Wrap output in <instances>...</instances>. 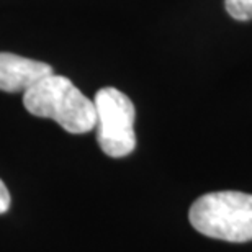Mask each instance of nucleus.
<instances>
[{"mask_svg": "<svg viewBox=\"0 0 252 252\" xmlns=\"http://www.w3.org/2000/svg\"><path fill=\"white\" fill-rule=\"evenodd\" d=\"M200 234L228 243L252 241V195L236 190L211 191L196 198L189 211Z\"/></svg>", "mask_w": 252, "mask_h": 252, "instance_id": "2", "label": "nucleus"}, {"mask_svg": "<svg viewBox=\"0 0 252 252\" xmlns=\"http://www.w3.org/2000/svg\"><path fill=\"white\" fill-rule=\"evenodd\" d=\"M97 112V143L110 158H125L136 148V110L129 97L113 87L100 89L95 94Z\"/></svg>", "mask_w": 252, "mask_h": 252, "instance_id": "3", "label": "nucleus"}, {"mask_svg": "<svg viewBox=\"0 0 252 252\" xmlns=\"http://www.w3.org/2000/svg\"><path fill=\"white\" fill-rule=\"evenodd\" d=\"M28 113L54 120L70 134H85L97 126L94 102L85 97L70 79L51 74L23 94Z\"/></svg>", "mask_w": 252, "mask_h": 252, "instance_id": "1", "label": "nucleus"}, {"mask_svg": "<svg viewBox=\"0 0 252 252\" xmlns=\"http://www.w3.org/2000/svg\"><path fill=\"white\" fill-rule=\"evenodd\" d=\"M10 203H12L10 191L7 189V185L3 184V180L0 179V215L7 213L8 208H10Z\"/></svg>", "mask_w": 252, "mask_h": 252, "instance_id": "6", "label": "nucleus"}, {"mask_svg": "<svg viewBox=\"0 0 252 252\" xmlns=\"http://www.w3.org/2000/svg\"><path fill=\"white\" fill-rule=\"evenodd\" d=\"M224 8L238 22L252 20V0H224Z\"/></svg>", "mask_w": 252, "mask_h": 252, "instance_id": "5", "label": "nucleus"}, {"mask_svg": "<svg viewBox=\"0 0 252 252\" xmlns=\"http://www.w3.org/2000/svg\"><path fill=\"white\" fill-rule=\"evenodd\" d=\"M54 74L46 63L22 58L12 53H0V90L8 94L27 92L39 80Z\"/></svg>", "mask_w": 252, "mask_h": 252, "instance_id": "4", "label": "nucleus"}]
</instances>
